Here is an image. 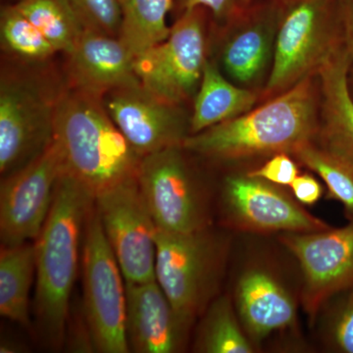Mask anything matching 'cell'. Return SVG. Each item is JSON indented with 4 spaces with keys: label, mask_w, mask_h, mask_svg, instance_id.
I'll return each instance as SVG.
<instances>
[{
    "label": "cell",
    "mask_w": 353,
    "mask_h": 353,
    "mask_svg": "<svg viewBox=\"0 0 353 353\" xmlns=\"http://www.w3.org/2000/svg\"><path fill=\"white\" fill-rule=\"evenodd\" d=\"M313 76L268 99L257 108L190 134L183 146L190 153L218 160L294 153L317 138L319 121Z\"/></svg>",
    "instance_id": "1"
},
{
    "label": "cell",
    "mask_w": 353,
    "mask_h": 353,
    "mask_svg": "<svg viewBox=\"0 0 353 353\" xmlns=\"http://www.w3.org/2000/svg\"><path fill=\"white\" fill-rule=\"evenodd\" d=\"M94 199L92 190L64 172L50 214L34 243L37 321L41 336L53 347L63 343L81 238Z\"/></svg>",
    "instance_id": "2"
},
{
    "label": "cell",
    "mask_w": 353,
    "mask_h": 353,
    "mask_svg": "<svg viewBox=\"0 0 353 353\" xmlns=\"http://www.w3.org/2000/svg\"><path fill=\"white\" fill-rule=\"evenodd\" d=\"M54 139L66 172L97 196L138 175L141 157L110 117L103 99L65 85L58 101Z\"/></svg>",
    "instance_id": "3"
},
{
    "label": "cell",
    "mask_w": 353,
    "mask_h": 353,
    "mask_svg": "<svg viewBox=\"0 0 353 353\" xmlns=\"http://www.w3.org/2000/svg\"><path fill=\"white\" fill-rule=\"evenodd\" d=\"M51 63V62H50ZM50 63L6 59L0 77V173L10 175L38 157L54 139L63 78Z\"/></svg>",
    "instance_id": "4"
},
{
    "label": "cell",
    "mask_w": 353,
    "mask_h": 353,
    "mask_svg": "<svg viewBox=\"0 0 353 353\" xmlns=\"http://www.w3.org/2000/svg\"><path fill=\"white\" fill-rule=\"evenodd\" d=\"M232 238L210 226L190 234L157 233V281L188 328L192 330L219 296Z\"/></svg>",
    "instance_id": "5"
},
{
    "label": "cell",
    "mask_w": 353,
    "mask_h": 353,
    "mask_svg": "<svg viewBox=\"0 0 353 353\" xmlns=\"http://www.w3.org/2000/svg\"><path fill=\"white\" fill-rule=\"evenodd\" d=\"M277 19L270 74L260 92L268 101L313 76L341 43L336 0H271Z\"/></svg>",
    "instance_id": "6"
},
{
    "label": "cell",
    "mask_w": 353,
    "mask_h": 353,
    "mask_svg": "<svg viewBox=\"0 0 353 353\" xmlns=\"http://www.w3.org/2000/svg\"><path fill=\"white\" fill-rule=\"evenodd\" d=\"M183 145L141 158L138 182L157 229L190 234L213 226L211 199Z\"/></svg>",
    "instance_id": "7"
},
{
    "label": "cell",
    "mask_w": 353,
    "mask_h": 353,
    "mask_svg": "<svg viewBox=\"0 0 353 353\" xmlns=\"http://www.w3.org/2000/svg\"><path fill=\"white\" fill-rule=\"evenodd\" d=\"M83 236V304L90 340L99 352H130L126 283L95 203L85 221Z\"/></svg>",
    "instance_id": "8"
},
{
    "label": "cell",
    "mask_w": 353,
    "mask_h": 353,
    "mask_svg": "<svg viewBox=\"0 0 353 353\" xmlns=\"http://www.w3.org/2000/svg\"><path fill=\"white\" fill-rule=\"evenodd\" d=\"M208 13L201 7L183 11L168 38L134 58L143 87L182 105L194 99L208 61Z\"/></svg>",
    "instance_id": "9"
},
{
    "label": "cell",
    "mask_w": 353,
    "mask_h": 353,
    "mask_svg": "<svg viewBox=\"0 0 353 353\" xmlns=\"http://www.w3.org/2000/svg\"><path fill=\"white\" fill-rule=\"evenodd\" d=\"M218 205L225 229L240 233H312L331 228L281 185L248 173L230 174L223 180Z\"/></svg>",
    "instance_id": "10"
},
{
    "label": "cell",
    "mask_w": 353,
    "mask_h": 353,
    "mask_svg": "<svg viewBox=\"0 0 353 353\" xmlns=\"http://www.w3.org/2000/svg\"><path fill=\"white\" fill-rule=\"evenodd\" d=\"M250 255L236 272L231 296L245 333L257 348L273 334L296 328L301 287H294L266 252Z\"/></svg>",
    "instance_id": "11"
},
{
    "label": "cell",
    "mask_w": 353,
    "mask_h": 353,
    "mask_svg": "<svg viewBox=\"0 0 353 353\" xmlns=\"http://www.w3.org/2000/svg\"><path fill=\"white\" fill-rule=\"evenodd\" d=\"M94 203L125 282L157 280V227L137 176L99 192Z\"/></svg>",
    "instance_id": "12"
},
{
    "label": "cell",
    "mask_w": 353,
    "mask_h": 353,
    "mask_svg": "<svg viewBox=\"0 0 353 353\" xmlns=\"http://www.w3.org/2000/svg\"><path fill=\"white\" fill-rule=\"evenodd\" d=\"M66 172L63 152L50 145L19 170L2 176L0 187L1 245L36 240L48 219L58 181Z\"/></svg>",
    "instance_id": "13"
},
{
    "label": "cell",
    "mask_w": 353,
    "mask_h": 353,
    "mask_svg": "<svg viewBox=\"0 0 353 353\" xmlns=\"http://www.w3.org/2000/svg\"><path fill=\"white\" fill-rule=\"evenodd\" d=\"M278 240L299 266L301 306L312 323L330 296L353 283V222L340 229L281 234Z\"/></svg>",
    "instance_id": "14"
},
{
    "label": "cell",
    "mask_w": 353,
    "mask_h": 353,
    "mask_svg": "<svg viewBox=\"0 0 353 353\" xmlns=\"http://www.w3.org/2000/svg\"><path fill=\"white\" fill-rule=\"evenodd\" d=\"M103 102L116 126L141 158L183 145L190 136V115L182 104L158 97L141 82L116 88Z\"/></svg>",
    "instance_id": "15"
},
{
    "label": "cell",
    "mask_w": 353,
    "mask_h": 353,
    "mask_svg": "<svg viewBox=\"0 0 353 353\" xmlns=\"http://www.w3.org/2000/svg\"><path fill=\"white\" fill-rule=\"evenodd\" d=\"M218 32V59L232 82L250 88L261 83L267 73L269 77L277 32L271 0L241 8Z\"/></svg>",
    "instance_id": "16"
},
{
    "label": "cell",
    "mask_w": 353,
    "mask_h": 353,
    "mask_svg": "<svg viewBox=\"0 0 353 353\" xmlns=\"http://www.w3.org/2000/svg\"><path fill=\"white\" fill-rule=\"evenodd\" d=\"M67 87L104 99L116 88L139 83L134 57L117 37L85 31L65 53Z\"/></svg>",
    "instance_id": "17"
},
{
    "label": "cell",
    "mask_w": 353,
    "mask_h": 353,
    "mask_svg": "<svg viewBox=\"0 0 353 353\" xmlns=\"http://www.w3.org/2000/svg\"><path fill=\"white\" fill-rule=\"evenodd\" d=\"M126 283V334L130 352L176 353L189 343L180 319L157 280Z\"/></svg>",
    "instance_id": "18"
},
{
    "label": "cell",
    "mask_w": 353,
    "mask_h": 353,
    "mask_svg": "<svg viewBox=\"0 0 353 353\" xmlns=\"http://www.w3.org/2000/svg\"><path fill=\"white\" fill-rule=\"evenodd\" d=\"M350 65L347 51L340 44L318 70L322 122L317 138L325 150L353 162V99L348 85Z\"/></svg>",
    "instance_id": "19"
},
{
    "label": "cell",
    "mask_w": 353,
    "mask_h": 353,
    "mask_svg": "<svg viewBox=\"0 0 353 353\" xmlns=\"http://www.w3.org/2000/svg\"><path fill=\"white\" fill-rule=\"evenodd\" d=\"M260 92L226 78L212 60L206 62L190 114V134L238 117L253 108Z\"/></svg>",
    "instance_id": "20"
},
{
    "label": "cell",
    "mask_w": 353,
    "mask_h": 353,
    "mask_svg": "<svg viewBox=\"0 0 353 353\" xmlns=\"http://www.w3.org/2000/svg\"><path fill=\"white\" fill-rule=\"evenodd\" d=\"M36 275L34 245H1L0 314L22 326L30 325L29 296Z\"/></svg>",
    "instance_id": "21"
},
{
    "label": "cell",
    "mask_w": 353,
    "mask_h": 353,
    "mask_svg": "<svg viewBox=\"0 0 353 353\" xmlns=\"http://www.w3.org/2000/svg\"><path fill=\"white\" fill-rule=\"evenodd\" d=\"M197 327L194 350L201 353H252L231 294H219L205 309Z\"/></svg>",
    "instance_id": "22"
},
{
    "label": "cell",
    "mask_w": 353,
    "mask_h": 353,
    "mask_svg": "<svg viewBox=\"0 0 353 353\" xmlns=\"http://www.w3.org/2000/svg\"><path fill=\"white\" fill-rule=\"evenodd\" d=\"M121 28L119 39L134 58L168 38L169 12L175 0H119Z\"/></svg>",
    "instance_id": "23"
},
{
    "label": "cell",
    "mask_w": 353,
    "mask_h": 353,
    "mask_svg": "<svg viewBox=\"0 0 353 353\" xmlns=\"http://www.w3.org/2000/svg\"><path fill=\"white\" fill-rule=\"evenodd\" d=\"M0 39L6 59L20 63H50L53 57L59 53L14 3L1 8Z\"/></svg>",
    "instance_id": "24"
},
{
    "label": "cell",
    "mask_w": 353,
    "mask_h": 353,
    "mask_svg": "<svg viewBox=\"0 0 353 353\" xmlns=\"http://www.w3.org/2000/svg\"><path fill=\"white\" fill-rule=\"evenodd\" d=\"M14 4L58 52H69L82 34V25L67 0H17Z\"/></svg>",
    "instance_id": "25"
},
{
    "label": "cell",
    "mask_w": 353,
    "mask_h": 353,
    "mask_svg": "<svg viewBox=\"0 0 353 353\" xmlns=\"http://www.w3.org/2000/svg\"><path fill=\"white\" fill-rule=\"evenodd\" d=\"M292 157L322 179L328 188L329 199L341 202L347 219L353 222V162L315 141L299 148Z\"/></svg>",
    "instance_id": "26"
},
{
    "label": "cell",
    "mask_w": 353,
    "mask_h": 353,
    "mask_svg": "<svg viewBox=\"0 0 353 353\" xmlns=\"http://www.w3.org/2000/svg\"><path fill=\"white\" fill-rule=\"evenodd\" d=\"M319 324L320 339L333 352L353 353V283L330 296L311 324Z\"/></svg>",
    "instance_id": "27"
},
{
    "label": "cell",
    "mask_w": 353,
    "mask_h": 353,
    "mask_svg": "<svg viewBox=\"0 0 353 353\" xmlns=\"http://www.w3.org/2000/svg\"><path fill=\"white\" fill-rule=\"evenodd\" d=\"M85 31L119 38V0H67Z\"/></svg>",
    "instance_id": "28"
},
{
    "label": "cell",
    "mask_w": 353,
    "mask_h": 353,
    "mask_svg": "<svg viewBox=\"0 0 353 353\" xmlns=\"http://www.w3.org/2000/svg\"><path fill=\"white\" fill-rule=\"evenodd\" d=\"M289 153H277L270 157L259 168L248 172L250 175L257 176L267 182L281 187H290L299 175V165Z\"/></svg>",
    "instance_id": "29"
},
{
    "label": "cell",
    "mask_w": 353,
    "mask_h": 353,
    "mask_svg": "<svg viewBox=\"0 0 353 353\" xmlns=\"http://www.w3.org/2000/svg\"><path fill=\"white\" fill-rule=\"evenodd\" d=\"M176 3L180 13L197 7L206 9L218 27L226 24L241 10L240 0H175Z\"/></svg>",
    "instance_id": "30"
},
{
    "label": "cell",
    "mask_w": 353,
    "mask_h": 353,
    "mask_svg": "<svg viewBox=\"0 0 353 353\" xmlns=\"http://www.w3.org/2000/svg\"><path fill=\"white\" fill-rule=\"evenodd\" d=\"M289 188L294 199L303 205H313L323 194L321 183L311 174L297 176Z\"/></svg>",
    "instance_id": "31"
},
{
    "label": "cell",
    "mask_w": 353,
    "mask_h": 353,
    "mask_svg": "<svg viewBox=\"0 0 353 353\" xmlns=\"http://www.w3.org/2000/svg\"><path fill=\"white\" fill-rule=\"evenodd\" d=\"M341 21L345 32V48L353 63V0H345L341 7Z\"/></svg>",
    "instance_id": "32"
},
{
    "label": "cell",
    "mask_w": 353,
    "mask_h": 353,
    "mask_svg": "<svg viewBox=\"0 0 353 353\" xmlns=\"http://www.w3.org/2000/svg\"><path fill=\"white\" fill-rule=\"evenodd\" d=\"M254 1H256V0H240L241 8H245V7L250 6Z\"/></svg>",
    "instance_id": "33"
}]
</instances>
